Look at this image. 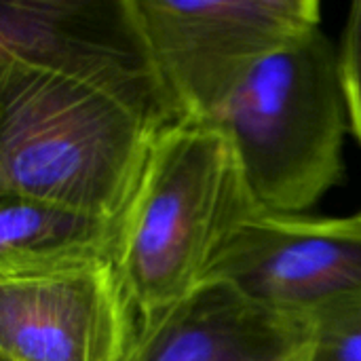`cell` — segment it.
<instances>
[{"label": "cell", "mask_w": 361, "mask_h": 361, "mask_svg": "<svg viewBox=\"0 0 361 361\" xmlns=\"http://www.w3.org/2000/svg\"><path fill=\"white\" fill-rule=\"evenodd\" d=\"M305 361H361V296L328 305L311 315Z\"/></svg>", "instance_id": "30bf717a"}, {"label": "cell", "mask_w": 361, "mask_h": 361, "mask_svg": "<svg viewBox=\"0 0 361 361\" xmlns=\"http://www.w3.org/2000/svg\"><path fill=\"white\" fill-rule=\"evenodd\" d=\"M309 338L307 315L271 309L209 279L161 311L135 315L116 361H305Z\"/></svg>", "instance_id": "ba28073f"}, {"label": "cell", "mask_w": 361, "mask_h": 361, "mask_svg": "<svg viewBox=\"0 0 361 361\" xmlns=\"http://www.w3.org/2000/svg\"><path fill=\"white\" fill-rule=\"evenodd\" d=\"M338 63L349 114V129L361 144V0L349 8Z\"/></svg>", "instance_id": "8fae6325"}, {"label": "cell", "mask_w": 361, "mask_h": 361, "mask_svg": "<svg viewBox=\"0 0 361 361\" xmlns=\"http://www.w3.org/2000/svg\"><path fill=\"white\" fill-rule=\"evenodd\" d=\"M182 121H212L245 76L319 25L315 0H131Z\"/></svg>", "instance_id": "277c9868"}, {"label": "cell", "mask_w": 361, "mask_h": 361, "mask_svg": "<svg viewBox=\"0 0 361 361\" xmlns=\"http://www.w3.org/2000/svg\"><path fill=\"white\" fill-rule=\"evenodd\" d=\"M269 216H300L343 178L349 114L338 53L322 27L264 57L212 118Z\"/></svg>", "instance_id": "3957f363"}, {"label": "cell", "mask_w": 361, "mask_h": 361, "mask_svg": "<svg viewBox=\"0 0 361 361\" xmlns=\"http://www.w3.org/2000/svg\"><path fill=\"white\" fill-rule=\"evenodd\" d=\"M157 135L93 87L0 59V192L125 218Z\"/></svg>", "instance_id": "7a4b0ae2"}, {"label": "cell", "mask_w": 361, "mask_h": 361, "mask_svg": "<svg viewBox=\"0 0 361 361\" xmlns=\"http://www.w3.org/2000/svg\"><path fill=\"white\" fill-rule=\"evenodd\" d=\"M258 216L235 148L216 123L163 129L123 224L118 277L135 315L199 290L235 235Z\"/></svg>", "instance_id": "6da1fadb"}, {"label": "cell", "mask_w": 361, "mask_h": 361, "mask_svg": "<svg viewBox=\"0 0 361 361\" xmlns=\"http://www.w3.org/2000/svg\"><path fill=\"white\" fill-rule=\"evenodd\" d=\"M125 218L0 192V279L116 269Z\"/></svg>", "instance_id": "9c48e42d"}, {"label": "cell", "mask_w": 361, "mask_h": 361, "mask_svg": "<svg viewBox=\"0 0 361 361\" xmlns=\"http://www.w3.org/2000/svg\"><path fill=\"white\" fill-rule=\"evenodd\" d=\"M133 326L116 269L0 279V361H116Z\"/></svg>", "instance_id": "52a82bcc"}, {"label": "cell", "mask_w": 361, "mask_h": 361, "mask_svg": "<svg viewBox=\"0 0 361 361\" xmlns=\"http://www.w3.org/2000/svg\"><path fill=\"white\" fill-rule=\"evenodd\" d=\"M209 279L296 315L361 296V214L332 220L262 214L235 235Z\"/></svg>", "instance_id": "8992f818"}, {"label": "cell", "mask_w": 361, "mask_h": 361, "mask_svg": "<svg viewBox=\"0 0 361 361\" xmlns=\"http://www.w3.org/2000/svg\"><path fill=\"white\" fill-rule=\"evenodd\" d=\"M0 59L93 87L157 133L182 123L131 0H2Z\"/></svg>", "instance_id": "5b68a950"}]
</instances>
